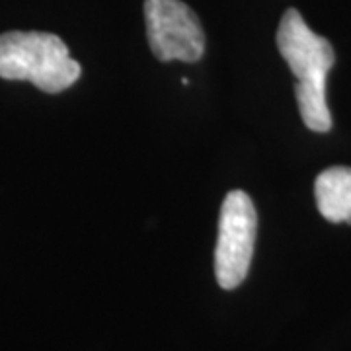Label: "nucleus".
Instances as JSON below:
<instances>
[{
    "instance_id": "2",
    "label": "nucleus",
    "mask_w": 351,
    "mask_h": 351,
    "mask_svg": "<svg viewBox=\"0 0 351 351\" xmlns=\"http://www.w3.org/2000/svg\"><path fill=\"white\" fill-rule=\"evenodd\" d=\"M80 64L59 36L45 32H6L0 36V78L25 80L47 94L71 88Z\"/></svg>"
},
{
    "instance_id": "1",
    "label": "nucleus",
    "mask_w": 351,
    "mask_h": 351,
    "mask_svg": "<svg viewBox=\"0 0 351 351\" xmlns=\"http://www.w3.org/2000/svg\"><path fill=\"white\" fill-rule=\"evenodd\" d=\"M277 47L299 80L295 96L304 125L316 133L330 131L332 115L326 101V76L336 61L332 43L316 36L299 10L289 8L279 22Z\"/></svg>"
},
{
    "instance_id": "5",
    "label": "nucleus",
    "mask_w": 351,
    "mask_h": 351,
    "mask_svg": "<svg viewBox=\"0 0 351 351\" xmlns=\"http://www.w3.org/2000/svg\"><path fill=\"white\" fill-rule=\"evenodd\" d=\"M314 197L320 215L332 223L351 221V168L334 166L316 178Z\"/></svg>"
},
{
    "instance_id": "3",
    "label": "nucleus",
    "mask_w": 351,
    "mask_h": 351,
    "mask_svg": "<svg viewBox=\"0 0 351 351\" xmlns=\"http://www.w3.org/2000/svg\"><path fill=\"white\" fill-rule=\"evenodd\" d=\"M258 230V215L246 191L226 193L221 217L219 239L215 246V277L226 291L237 289L250 269Z\"/></svg>"
},
{
    "instance_id": "4",
    "label": "nucleus",
    "mask_w": 351,
    "mask_h": 351,
    "mask_svg": "<svg viewBox=\"0 0 351 351\" xmlns=\"http://www.w3.org/2000/svg\"><path fill=\"white\" fill-rule=\"evenodd\" d=\"M145 20L149 45L158 61L195 63L203 57V27L182 0H145Z\"/></svg>"
}]
</instances>
